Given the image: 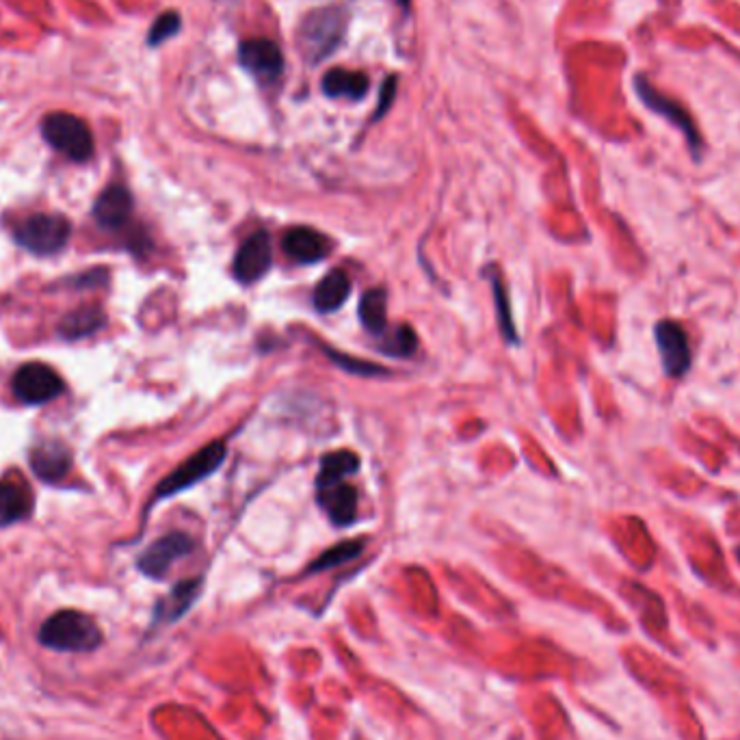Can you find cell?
<instances>
[{
	"mask_svg": "<svg viewBox=\"0 0 740 740\" xmlns=\"http://www.w3.org/2000/svg\"><path fill=\"white\" fill-rule=\"evenodd\" d=\"M738 559H740V548H738Z\"/></svg>",
	"mask_w": 740,
	"mask_h": 740,
	"instance_id": "cell-30",
	"label": "cell"
},
{
	"mask_svg": "<svg viewBox=\"0 0 740 740\" xmlns=\"http://www.w3.org/2000/svg\"><path fill=\"white\" fill-rule=\"evenodd\" d=\"M223 461H226V444L223 442L206 444L202 451L193 453L187 461H182L176 470H171L167 477L158 483L156 500L176 496L184 490H189L195 483L208 479L210 474L221 468Z\"/></svg>",
	"mask_w": 740,
	"mask_h": 740,
	"instance_id": "cell-5",
	"label": "cell"
},
{
	"mask_svg": "<svg viewBox=\"0 0 740 740\" xmlns=\"http://www.w3.org/2000/svg\"><path fill=\"white\" fill-rule=\"evenodd\" d=\"M31 468L46 483H59L72 470V451L59 440H42L31 451Z\"/></svg>",
	"mask_w": 740,
	"mask_h": 740,
	"instance_id": "cell-13",
	"label": "cell"
},
{
	"mask_svg": "<svg viewBox=\"0 0 740 740\" xmlns=\"http://www.w3.org/2000/svg\"><path fill=\"white\" fill-rule=\"evenodd\" d=\"M42 137L74 163H85L94 156V135L81 117L72 113H48L42 122Z\"/></svg>",
	"mask_w": 740,
	"mask_h": 740,
	"instance_id": "cell-3",
	"label": "cell"
},
{
	"mask_svg": "<svg viewBox=\"0 0 740 740\" xmlns=\"http://www.w3.org/2000/svg\"><path fill=\"white\" fill-rule=\"evenodd\" d=\"M358 468H360V457L355 453L351 451L329 453L321 461L319 477H316V487H325V485L345 481V477H349V474H353Z\"/></svg>",
	"mask_w": 740,
	"mask_h": 740,
	"instance_id": "cell-22",
	"label": "cell"
},
{
	"mask_svg": "<svg viewBox=\"0 0 740 740\" xmlns=\"http://www.w3.org/2000/svg\"><path fill=\"white\" fill-rule=\"evenodd\" d=\"M654 338L667 377H682L693 362L689 336H686L682 325L676 321H660L654 327Z\"/></svg>",
	"mask_w": 740,
	"mask_h": 740,
	"instance_id": "cell-9",
	"label": "cell"
},
{
	"mask_svg": "<svg viewBox=\"0 0 740 740\" xmlns=\"http://www.w3.org/2000/svg\"><path fill=\"white\" fill-rule=\"evenodd\" d=\"M349 29V11L345 7H321L303 16L297 29V46L308 65L327 61L342 46Z\"/></svg>",
	"mask_w": 740,
	"mask_h": 740,
	"instance_id": "cell-1",
	"label": "cell"
},
{
	"mask_svg": "<svg viewBox=\"0 0 740 740\" xmlns=\"http://www.w3.org/2000/svg\"><path fill=\"white\" fill-rule=\"evenodd\" d=\"M494 297H496V306H498V319H500V327L502 332H505L507 340L511 342H518V334H515V327H513V321H511V312H509V301H507V293L505 288L500 286V280H496L494 277Z\"/></svg>",
	"mask_w": 740,
	"mask_h": 740,
	"instance_id": "cell-26",
	"label": "cell"
},
{
	"mask_svg": "<svg viewBox=\"0 0 740 740\" xmlns=\"http://www.w3.org/2000/svg\"><path fill=\"white\" fill-rule=\"evenodd\" d=\"M386 290L383 288H370L360 299V319L362 325L368 329L370 334L383 336L386 334L388 316H386Z\"/></svg>",
	"mask_w": 740,
	"mask_h": 740,
	"instance_id": "cell-21",
	"label": "cell"
},
{
	"mask_svg": "<svg viewBox=\"0 0 740 740\" xmlns=\"http://www.w3.org/2000/svg\"><path fill=\"white\" fill-rule=\"evenodd\" d=\"M107 323L102 308L98 306H81L65 314L59 323V336L65 340H81L91 334H96L98 329Z\"/></svg>",
	"mask_w": 740,
	"mask_h": 740,
	"instance_id": "cell-19",
	"label": "cell"
},
{
	"mask_svg": "<svg viewBox=\"0 0 740 740\" xmlns=\"http://www.w3.org/2000/svg\"><path fill=\"white\" fill-rule=\"evenodd\" d=\"M37 641L46 650L59 654H89L102 645L104 634L91 615L65 609L44 621L37 632Z\"/></svg>",
	"mask_w": 740,
	"mask_h": 740,
	"instance_id": "cell-2",
	"label": "cell"
},
{
	"mask_svg": "<svg viewBox=\"0 0 740 740\" xmlns=\"http://www.w3.org/2000/svg\"><path fill=\"white\" fill-rule=\"evenodd\" d=\"M273 249L267 232H256L236 251V258L232 262V273L241 284H254L271 267Z\"/></svg>",
	"mask_w": 740,
	"mask_h": 740,
	"instance_id": "cell-11",
	"label": "cell"
},
{
	"mask_svg": "<svg viewBox=\"0 0 740 740\" xmlns=\"http://www.w3.org/2000/svg\"><path fill=\"white\" fill-rule=\"evenodd\" d=\"M282 245L286 254L301 264L321 262L332 251V243L327 236L314 228H290L284 234Z\"/></svg>",
	"mask_w": 740,
	"mask_h": 740,
	"instance_id": "cell-14",
	"label": "cell"
},
{
	"mask_svg": "<svg viewBox=\"0 0 740 740\" xmlns=\"http://www.w3.org/2000/svg\"><path fill=\"white\" fill-rule=\"evenodd\" d=\"M370 81L364 72L334 68L325 72L321 89L327 98H347V100H362L368 94Z\"/></svg>",
	"mask_w": 740,
	"mask_h": 740,
	"instance_id": "cell-18",
	"label": "cell"
},
{
	"mask_svg": "<svg viewBox=\"0 0 740 740\" xmlns=\"http://www.w3.org/2000/svg\"><path fill=\"white\" fill-rule=\"evenodd\" d=\"M634 91H637V96L641 98V102L645 104L647 109L658 113V115H663L667 122H671L682 132L686 141H689V148H691L695 158L702 156V150H704L702 135H699V130L693 122L691 113L686 111L680 102L667 98L665 94H660V91L647 83V78L641 76V74L634 78Z\"/></svg>",
	"mask_w": 740,
	"mask_h": 740,
	"instance_id": "cell-6",
	"label": "cell"
},
{
	"mask_svg": "<svg viewBox=\"0 0 740 740\" xmlns=\"http://www.w3.org/2000/svg\"><path fill=\"white\" fill-rule=\"evenodd\" d=\"M399 3H401L403 9H409V0H399Z\"/></svg>",
	"mask_w": 740,
	"mask_h": 740,
	"instance_id": "cell-29",
	"label": "cell"
},
{
	"mask_svg": "<svg viewBox=\"0 0 740 740\" xmlns=\"http://www.w3.org/2000/svg\"><path fill=\"white\" fill-rule=\"evenodd\" d=\"M364 550V544L362 541H342V544L334 546L325 550L319 559H316L306 574H314V572H325V570H332V567L336 565H342L347 561H353L355 557H360Z\"/></svg>",
	"mask_w": 740,
	"mask_h": 740,
	"instance_id": "cell-23",
	"label": "cell"
},
{
	"mask_svg": "<svg viewBox=\"0 0 740 740\" xmlns=\"http://www.w3.org/2000/svg\"><path fill=\"white\" fill-rule=\"evenodd\" d=\"M327 353H329V358H332L334 362H338L340 366L349 368L351 373H362V375H383V373H386V370H383L381 366L358 362V360H347V358H342V355H338L336 351H327Z\"/></svg>",
	"mask_w": 740,
	"mask_h": 740,
	"instance_id": "cell-28",
	"label": "cell"
},
{
	"mask_svg": "<svg viewBox=\"0 0 740 740\" xmlns=\"http://www.w3.org/2000/svg\"><path fill=\"white\" fill-rule=\"evenodd\" d=\"M132 208H135V202H132V195L124 184H111L100 193L94 204V219L100 228L117 232L126 228L132 217Z\"/></svg>",
	"mask_w": 740,
	"mask_h": 740,
	"instance_id": "cell-12",
	"label": "cell"
},
{
	"mask_svg": "<svg viewBox=\"0 0 740 740\" xmlns=\"http://www.w3.org/2000/svg\"><path fill=\"white\" fill-rule=\"evenodd\" d=\"M396 83H399V78H396V76H388L386 81H383V85H381V94H379V104H377L375 115H373V120H375V122H377V120H381V117L386 115V113H388V109L392 107L394 96H396Z\"/></svg>",
	"mask_w": 740,
	"mask_h": 740,
	"instance_id": "cell-27",
	"label": "cell"
},
{
	"mask_svg": "<svg viewBox=\"0 0 740 740\" xmlns=\"http://www.w3.org/2000/svg\"><path fill=\"white\" fill-rule=\"evenodd\" d=\"M200 589H202L200 578L182 580V583H178L161 602L156 604L154 624H174V621H178L191 609L197 596H200Z\"/></svg>",
	"mask_w": 740,
	"mask_h": 740,
	"instance_id": "cell-17",
	"label": "cell"
},
{
	"mask_svg": "<svg viewBox=\"0 0 740 740\" xmlns=\"http://www.w3.org/2000/svg\"><path fill=\"white\" fill-rule=\"evenodd\" d=\"M316 500L325 509L336 526H347L355 520V511H358V492L345 481L316 487Z\"/></svg>",
	"mask_w": 740,
	"mask_h": 740,
	"instance_id": "cell-15",
	"label": "cell"
},
{
	"mask_svg": "<svg viewBox=\"0 0 740 740\" xmlns=\"http://www.w3.org/2000/svg\"><path fill=\"white\" fill-rule=\"evenodd\" d=\"M11 390L16 399L26 405H44L63 394L65 383L55 368L31 362L16 370L11 379Z\"/></svg>",
	"mask_w": 740,
	"mask_h": 740,
	"instance_id": "cell-7",
	"label": "cell"
},
{
	"mask_svg": "<svg viewBox=\"0 0 740 740\" xmlns=\"http://www.w3.org/2000/svg\"><path fill=\"white\" fill-rule=\"evenodd\" d=\"M72 226L63 215L55 213H37L22 219L13 236H16L18 245L35 256H50L57 254L70 241Z\"/></svg>",
	"mask_w": 740,
	"mask_h": 740,
	"instance_id": "cell-4",
	"label": "cell"
},
{
	"mask_svg": "<svg viewBox=\"0 0 740 740\" xmlns=\"http://www.w3.org/2000/svg\"><path fill=\"white\" fill-rule=\"evenodd\" d=\"M33 513V496L20 477L0 481V526L29 520Z\"/></svg>",
	"mask_w": 740,
	"mask_h": 740,
	"instance_id": "cell-16",
	"label": "cell"
},
{
	"mask_svg": "<svg viewBox=\"0 0 740 740\" xmlns=\"http://www.w3.org/2000/svg\"><path fill=\"white\" fill-rule=\"evenodd\" d=\"M193 539L187 533H169L156 539L150 548H145L137 559L139 572L148 578L161 580L178 559L193 552Z\"/></svg>",
	"mask_w": 740,
	"mask_h": 740,
	"instance_id": "cell-8",
	"label": "cell"
},
{
	"mask_svg": "<svg viewBox=\"0 0 740 740\" xmlns=\"http://www.w3.org/2000/svg\"><path fill=\"white\" fill-rule=\"evenodd\" d=\"M418 349V338L416 332L409 325H399L390 336H386V342L381 345V351H386L394 358H409Z\"/></svg>",
	"mask_w": 740,
	"mask_h": 740,
	"instance_id": "cell-24",
	"label": "cell"
},
{
	"mask_svg": "<svg viewBox=\"0 0 740 740\" xmlns=\"http://www.w3.org/2000/svg\"><path fill=\"white\" fill-rule=\"evenodd\" d=\"M243 68L260 81L273 83L284 74V55L280 46L267 37H249L239 48Z\"/></svg>",
	"mask_w": 740,
	"mask_h": 740,
	"instance_id": "cell-10",
	"label": "cell"
},
{
	"mask_svg": "<svg viewBox=\"0 0 740 740\" xmlns=\"http://www.w3.org/2000/svg\"><path fill=\"white\" fill-rule=\"evenodd\" d=\"M351 293V282L345 271H332L314 288V308L319 312H336L345 306Z\"/></svg>",
	"mask_w": 740,
	"mask_h": 740,
	"instance_id": "cell-20",
	"label": "cell"
},
{
	"mask_svg": "<svg viewBox=\"0 0 740 740\" xmlns=\"http://www.w3.org/2000/svg\"><path fill=\"white\" fill-rule=\"evenodd\" d=\"M180 29H182V18L178 16L176 11H165V13H161V16H158L154 20V24L150 26L148 46L150 48H156V46L165 44L167 39L176 37L180 33Z\"/></svg>",
	"mask_w": 740,
	"mask_h": 740,
	"instance_id": "cell-25",
	"label": "cell"
}]
</instances>
